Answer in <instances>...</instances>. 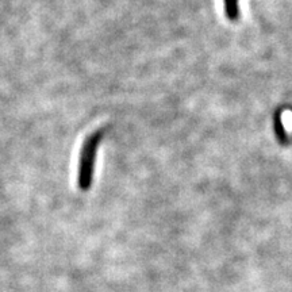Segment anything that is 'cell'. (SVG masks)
I'll list each match as a JSON object with an SVG mask.
<instances>
[{"instance_id": "obj_1", "label": "cell", "mask_w": 292, "mask_h": 292, "mask_svg": "<svg viewBox=\"0 0 292 292\" xmlns=\"http://www.w3.org/2000/svg\"><path fill=\"white\" fill-rule=\"evenodd\" d=\"M102 139L100 133H95L85 139L81 156H80V165H78V187L81 189H88L91 187L92 176H93V165L96 158L97 146Z\"/></svg>"}, {"instance_id": "obj_2", "label": "cell", "mask_w": 292, "mask_h": 292, "mask_svg": "<svg viewBox=\"0 0 292 292\" xmlns=\"http://www.w3.org/2000/svg\"><path fill=\"white\" fill-rule=\"evenodd\" d=\"M225 3V13L230 20H237L240 16V6L238 0H223Z\"/></svg>"}, {"instance_id": "obj_3", "label": "cell", "mask_w": 292, "mask_h": 292, "mask_svg": "<svg viewBox=\"0 0 292 292\" xmlns=\"http://www.w3.org/2000/svg\"><path fill=\"white\" fill-rule=\"evenodd\" d=\"M275 129H276V134L280 139L284 138V126L281 123V119L279 117H276V119H275Z\"/></svg>"}]
</instances>
